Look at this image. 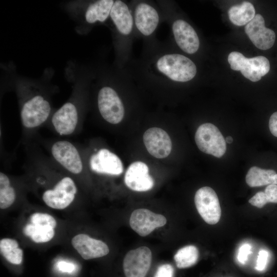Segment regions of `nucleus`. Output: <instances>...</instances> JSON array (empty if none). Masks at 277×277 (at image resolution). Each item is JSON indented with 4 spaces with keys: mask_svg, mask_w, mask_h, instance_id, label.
Masks as SVG:
<instances>
[{
    "mask_svg": "<svg viewBox=\"0 0 277 277\" xmlns=\"http://www.w3.org/2000/svg\"><path fill=\"white\" fill-rule=\"evenodd\" d=\"M143 140L148 152L157 159L166 157L170 153L172 143L170 136L163 129L152 127L144 133Z\"/></svg>",
    "mask_w": 277,
    "mask_h": 277,
    "instance_id": "14",
    "label": "nucleus"
},
{
    "mask_svg": "<svg viewBox=\"0 0 277 277\" xmlns=\"http://www.w3.org/2000/svg\"><path fill=\"white\" fill-rule=\"evenodd\" d=\"M226 142L231 144L233 142V138L231 136H228L226 138Z\"/></svg>",
    "mask_w": 277,
    "mask_h": 277,
    "instance_id": "33",
    "label": "nucleus"
},
{
    "mask_svg": "<svg viewBox=\"0 0 277 277\" xmlns=\"http://www.w3.org/2000/svg\"><path fill=\"white\" fill-rule=\"evenodd\" d=\"M245 31L254 45L261 50L269 49L274 43V32L265 27L264 19L260 14H255L254 18L246 25Z\"/></svg>",
    "mask_w": 277,
    "mask_h": 277,
    "instance_id": "15",
    "label": "nucleus"
},
{
    "mask_svg": "<svg viewBox=\"0 0 277 277\" xmlns=\"http://www.w3.org/2000/svg\"><path fill=\"white\" fill-rule=\"evenodd\" d=\"M160 20L158 12L148 3L142 2L135 7L134 23L137 30L145 36L151 35L156 29Z\"/></svg>",
    "mask_w": 277,
    "mask_h": 277,
    "instance_id": "19",
    "label": "nucleus"
},
{
    "mask_svg": "<svg viewBox=\"0 0 277 277\" xmlns=\"http://www.w3.org/2000/svg\"><path fill=\"white\" fill-rule=\"evenodd\" d=\"M114 3L113 0H98L91 3L85 13L86 21L89 24L105 22L110 16Z\"/></svg>",
    "mask_w": 277,
    "mask_h": 277,
    "instance_id": "21",
    "label": "nucleus"
},
{
    "mask_svg": "<svg viewBox=\"0 0 277 277\" xmlns=\"http://www.w3.org/2000/svg\"><path fill=\"white\" fill-rule=\"evenodd\" d=\"M0 252L9 263L19 265L23 259V251L19 247L17 241L11 238H4L0 241Z\"/></svg>",
    "mask_w": 277,
    "mask_h": 277,
    "instance_id": "25",
    "label": "nucleus"
},
{
    "mask_svg": "<svg viewBox=\"0 0 277 277\" xmlns=\"http://www.w3.org/2000/svg\"><path fill=\"white\" fill-rule=\"evenodd\" d=\"M166 222L164 215L144 208L134 210L129 220L131 228L141 236L148 235L155 228L164 226Z\"/></svg>",
    "mask_w": 277,
    "mask_h": 277,
    "instance_id": "13",
    "label": "nucleus"
},
{
    "mask_svg": "<svg viewBox=\"0 0 277 277\" xmlns=\"http://www.w3.org/2000/svg\"><path fill=\"white\" fill-rule=\"evenodd\" d=\"M157 71L167 79L177 82L192 80L196 74L195 64L187 57L180 54H165L155 61Z\"/></svg>",
    "mask_w": 277,
    "mask_h": 277,
    "instance_id": "5",
    "label": "nucleus"
},
{
    "mask_svg": "<svg viewBox=\"0 0 277 277\" xmlns=\"http://www.w3.org/2000/svg\"><path fill=\"white\" fill-rule=\"evenodd\" d=\"M228 61L232 70L240 71L245 77L254 82L267 74L270 68L269 61L264 56L247 58L236 51L229 54Z\"/></svg>",
    "mask_w": 277,
    "mask_h": 277,
    "instance_id": "7",
    "label": "nucleus"
},
{
    "mask_svg": "<svg viewBox=\"0 0 277 277\" xmlns=\"http://www.w3.org/2000/svg\"><path fill=\"white\" fill-rule=\"evenodd\" d=\"M49 152L50 158L73 177H81L87 171L83 151L69 141H54L49 145Z\"/></svg>",
    "mask_w": 277,
    "mask_h": 277,
    "instance_id": "3",
    "label": "nucleus"
},
{
    "mask_svg": "<svg viewBox=\"0 0 277 277\" xmlns=\"http://www.w3.org/2000/svg\"><path fill=\"white\" fill-rule=\"evenodd\" d=\"M20 99V118L24 132L31 135L49 122L52 114L51 103L38 91L25 92Z\"/></svg>",
    "mask_w": 277,
    "mask_h": 277,
    "instance_id": "2",
    "label": "nucleus"
},
{
    "mask_svg": "<svg viewBox=\"0 0 277 277\" xmlns=\"http://www.w3.org/2000/svg\"><path fill=\"white\" fill-rule=\"evenodd\" d=\"M269 128L271 133L277 137V112H274L271 115L269 121Z\"/></svg>",
    "mask_w": 277,
    "mask_h": 277,
    "instance_id": "31",
    "label": "nucleus"
},
{
    "mask_svg": "<svg viewBox=\"0 0 277 277\" xmlns=\"http://www.w3.org/2000/svg\"><path fill=\"white\" fill-rule=\"evenodd\" d=\"M56 225V221L52 215L35 212L31 215L29 222L23 228V232L36 243H46L53 238Z\"/></svg>",
    "mask_w": 277,
    "mask_h": 277,
    "instance_id": "10",
    "label": "nucleus"
},
{
    "mask_svg": "<svg viewBox=\"0 0 277 277\" xmlns=\"http://www.w3.org/2000/svg\"><path fill=\"white\" fill-rule=\"evenodd\" d=\"M91 152L83 150L87 170L102 176H114L124 170L123 163L114 153L106 148L94 147Z\"/></svg>",
    "mask_w": 277,
    "mask_h": 277,
    "instance_id": "6",
    "label": "nucleus"
},
{
    "mask_svg": "<svg viewBox=\"0 0 277 277\" xmlns=\"http://www.w3.org/2000/svg\"><path fill=\"white\" fill-rule=\"evenodd\" d=\"M97 106L103 118L112 125L119 124L125 115V108L116 91L112 87L105 86L99 90Z\"/></svg>",
    "mask_w": 277,
    "mask_h": 277,
    "instance_id": "8",
    "label": "nucleus"
},
{
    "mask_svg": "<svg viewBox=\"0 0 277 277\" xmlns=\"http://www.w3.org/2000/svg\"><path fill=\"white\" fill-rule=\"evenodd\" d=\"M152 253L146 246L131 250L123 261V270L126 277H145L150 269Z\"/></svg>",
    "mask_w": 277,
    "mask_h": 277,
    "instance_id": "12",
    "label": "nucleus"
},
{
    "mask_svg": "<svg viewBox=\"0 0 277 277\" xmlns=\"http://www.w3.org/2000/svg\"><path fill=\"white\" fill-rule=\"evenodd\" d=\"M81 98H71L52 113L49 121L50 126L61 136L75 134L81 129Z\"/></svg>",
    "mask_w": 277,
    "mask_h": 277,
    "instance_id": "4",
    "label": "nucleus"
},
{
    "mask_svg": "<svg viewBox=\"0 0 277 277\" xmlns=\"http://www.w3.org/2000/svg\"><path fill=\"white\" fill-rule=\"evenodd\" d=\"M248 202L259 208H262L268 203H277V185H268L264 192L256 193Z\"/></svg>",
    "mask_w": 277,
    "mask_h": 277,
    "instance_id": "27",
    "label": "nucleus"
},
{
    "mask_svg": "<svg viewBox=\"0 0 277 277\" xmlns=\"http://www.w3.org/2000/svg\"><path fill=\"white\" fill-rule=\"evenodd\" d=\"M199 256L198 249L194 245H187L178 250L174 255V260L177 268L183 269L195 265Z\"/></svg>",
    "mask_w": 277,
    "mask_h": 277,
    "instance_id": "26",
    "label": "nucleus"
},
{
    "mask_svg": "<svg viewBox=\"0 0 277 277\" xmlns=\"http://www.w3.org/2000/svg\"><path fill=\"white\" fill-rule=\"evenodd\" d=\"M38 186L43 187L41 198L50 208L62 210L75 199L78 188L73 177L56 165L46 167L41 171Z\"/></svg>",
    "mask_w": 277,
    "mask_h": 277,
    "instance_id": "1",
    "label": "nucleus"
},
{
    "mask_svg": "<svg viewBox=\"0 0 277 277\" xmlns=\"http://www.w3.org/2000/svg\"><path fill=\"white\" fill-rule=\"evenodd\" d=\"M17 192L9 175L4 172H0V208H9L16 201Z\"/></svg>",
    "mask_w": 277,
    "mask_h": 277,
    "instance_id": "24",
    "label": "nucleus"
},
{
    "mask_svg": "<svg viewBox=\"0 0 277 277\" xmlns=\"http://www.w3.org/2000/svg\"><path fill=\"white\" fill-rule=\"evenodd\" d=\"M172 30L177 46L185 52L192 54L200 47V40L193 28L184 20L179 19L172 24Z\"/></svg>",
    "mask_w": 277,
    "mask_h": 277,
    "instance_id": "18",
    "label": "nucleus"
},
{
    "mask_svg": "<svg viewBox=\"0 0 277 277\" xmlns=\"http://www.w3.org/2000/svg\"><path fill=\"white\" fill-rule=\"evenodd\" d=\"M255 13L253 5L248 2L231 7L228 12L229 20L232 24L239 26L249 23L255 16Z\"/></svg>",
    "mask_w": 277,
    "mask_h": 277,
    "instance_id": "23",
    "label": "nucleus"
},
{
    "mask_svg": "<svg viewBox=\"0 0 277 277\" xmlns=\"http://www.w3.org/2000/svg\"><path fill=\"white\" fill-rule=\"evenodd\" d=\"M195 141L203 152L220 158L226 150V141L219 129L207 123L201 125L195 134Z\"/></svg>",
    "mask_w": 277,
    "mask_h": 277,
    "instance_id": "9",
    "label": "nucleus"
},
{
    "mask_svg": "<svg viewBox=\"0 0 277 277\" xmlns=\"http://www.w3.org/2000/svg\"><path fill=\"white\" fill-rule=\"evenodd\" d=\"M110 17L117 30L123 35H129L133 28L134 18L127 5L120 0L114 1Z\"/></svg>",
    "mask_w": 277,
    "mask_h": 277,
    "instance_id": "20",
    "label": "nucleus"
},
{
    "mask_svg": "<svg viewBox=\"0 0 277 277\" xmlns=\"http://www.w3.org/2000/svg\"><path fill=\"white\" fill-rule=\"evenodd\" d=\"M268 256L269 254L266 250L263 249L259 251L255 267L256 270L259 271H262L266 268Z\"/></svg>",
    "mask_w": 277,
    "mask_h": 277,
    "instance_id": "29",
    "label": "nucleus"
},
{
    "mask_svg": "<svg viewBox=\"0 0 277 277\" xmlns=\"http://www.w3.org/2000/svg\"><path fill=\"white\" fill-rule=\"evenodd\" d=\"M124 182L129 189L138 192L148 191L154 186V180L149 174L148 166L140 161L130 165L124 176Z\"/></svg>",
    "mask_w": 277,
    "mask_h": 277,
    "instance_id": "16",
    "label": "nucleus"
},
{
    "mask_svg": "<svg viewBox=\"0 0 277 277\" xmlns=\"http://www.w3.org/2000/svg\"><path fill=\"white\" fill-rule=\"evenodd\" d=\"M196 209L208 224L214 225L219 222L221 215V209L217 195L210 187H203L198 189L194 196Z\"/></svg>",
    "mask_w": 277,
    "mask_h": 277,
    "instance_id": "11",
    "label": "nucleus"
},
{
    "mask_svg": "<svg viewBox=\"0 0 277 277\" xmlns=\"http://www.w3.org/2000/svg\"><path fill=\"white\" fill-rule=\"evenodd\" d=\"M71 244L85 260L101 258L108 254L109 252L107 245L104 242L84 233L75 235L71 240Z\"/></svg>",
    "mask_w": 277,
    "mask_h": 277,
    "instance_id": "17",
    "label": "nucleus"
},
{
    "mask_svg": "<svg viewBox=\"0 0 277 277\" xmlns=\"http://www.w3.org/2000/svg\"><path fill=\"white\" fill-rule=\"evenodd\" d=\"M251 246L248 244L242 245L239 248L237 259L241 264H245L248 260V256L251 253Z\"/></svg>",
    "mask_w": 277,
    "mask_h": 277,
    "instance_id": "30",
    "label": "nucleus"
},
{
    "mask_svg": "<svg viewBox=\"0 0 277 277\" xmlns=\"http://www.w3.org/2000/svg\"><path fill=\"white\" fill-rule=\"evenodd\" d=\"M246 182L251 187L266 185H277V173L272 169H262L258 167H251L246 175Z\"/></svg>",
    "mask_w": 277,
    "mask_h": 277,
    "instance_id": "22",
    "label": "nucleus"
},
{
    "mask_svg": "<svg viewBox=\"0 0 277 277\" xmlns=\"http://www.w3.org/2000/svg\"><path fill=\"white\" fill-rule=\"evenodd\" d=\"M58 269L64 272L71 273L75 269V266L71 263L66 262H60L57 264Z\"/></svg>",
    "mask_w": 277,
    "mask_h": 277,
    "instance_id": "32",
    "label": "nucleus"
},
{
    "mask_svg": "<svg viewBox=\"0 0 277 277\" xmlns=\"http://www.w3.org/2000/svg\"><path fill=\"white\" fill-rule=\"evenodd\" d=\"M174 268L169 264H164L160 266L154 277H173Z\"/></svg>",
    "mask_w": 277,
    "mask_h": 277,
    "instance_id": "28",
    "label": "nucleus"
}]
</instances>
